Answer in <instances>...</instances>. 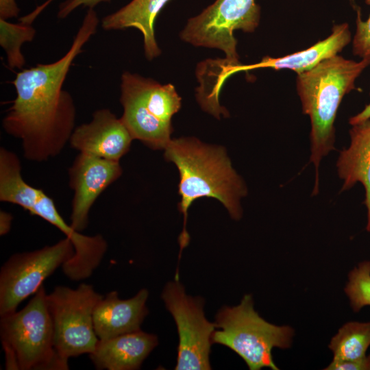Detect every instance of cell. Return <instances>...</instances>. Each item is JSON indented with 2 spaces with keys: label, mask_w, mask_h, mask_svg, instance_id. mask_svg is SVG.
<instances>
[{
  "label": "cell",
  "mask_w": 370,
  "mask_h": 370,
  "mask_svg": "<svg viewBox=\"0 0 370 370\" xmlns=\"http://www.w3.org/2000/svg\"><path fill=\"white\" fill-rule=\"evenodd\" d=\"M99 23L97 12L88 9L64 56L17 73L13 82L16 96L3 118L2 127L21 141L25 159L46 162L58 156L69 142L75 128L76 108L63 84L73 62L96 33Z\"/></svg>",
  "instance_id": "cell-1"
},
{
  "label": "cell",
  "mask_w": 370,
  "mask_h": 370,
  "mask_svg": "<svg viewBox=\"0 0 370 370\" xmlns=\"http://www.w3.org/2000/svg\"><path fill=\"white\" fill-rule=\"evenodd\" d=\"M164 158L173 162L180 173L178 210L184 215V227L179 236L180 259L190 241L186 225L193 202L203 197L215 198L233 219L239 220L242 217L240 201L247 190L222 147L208 145L195 138L171 139L164 149Z\"/></svg>",
  "instance_id": "cell-2"
},
{
  "label": "cell",
  "mask_w": 370,
  "mask_h": 370,
  "mask_svg": "<svg viewBox=\"0 0 370 370\" xmlns=\"http://www.w3.org/2000/svg\"><path fill=\"white\" fill-rule=\"evenodd\" d=\"M370 65L338 55L312 69L297 74V90L304 114L310 119V162L315 167L313 195L319 191V166L321 159L334 150V121L343 97L355 88V82Z\"/></svg>",
  "instance_id": "cell-3"
},
{
  "label": "cell",
  "mask_w": 370,
  "mask_h": 370,
  "mask_svg": "<svg viewBox=\"0 0 370 370\" xmlns=\"http://www.w3.org/2000/svg\"><path fill=\"white\" fill-rule=\"evenodd\" d=\"M43 286L21 310L1 317L0 334L6 369L67 370L57 353Z\"/></svg>",
  "instance_id": "cell-4"
},
{
  "label": "cell",
  "mask_w": 370,
  "mask_h": 370,
  "mask_svg": "<svg viewBox=\"0 0 370 370\" xmlns=\"http://www.w3.org/2000/svg\"><path fill=\"white\" fill-rule=\"evenodd\" d=\"M214 324L218 330L212 334V344H221L235 352L250 370L263 367L278 370L272 349L290 347L294 334L290 326L275 325L260 317L251 295H244L238 306L222 307Z\"/></svg>",
  "instance_id": "cell-5"
},
{
  "label": "cell",
  "mask_w": 370,
  "mask_h": 370,
  "mask_svg": "<svg viewBox=\"0 0 370 370\" xmlns=\"http://www.w3.org/2000/svg\"><path fill=\"white\" fill-rule=\"evenodd\" d=\"M121 90V118L134 139L153 149H164L171 140V119L181 107L175 86L125 72Z\"/></svg>",
  "instance_id": "cell-6"
},
{
  "label": "cell",
  "mask_w": 370,
  "mask_h": 370,
  "mask_svg": "<svg viewBox=\"0 0 370 370\" xmlns=\"http://www.w3.org/2000/svg\"><path fill=\"white\" fill-rule=\"evenodd\" d=\"M103 296L86 283L75 289L57 286L47 295L54 347L64 361L95 350L99 339L94 329L93 312Z\"/></svg>",
  "instance_id": "cell-7"
},
{
  "label": "cell",
  "mask_w": 370,
  "mask_h": 370,
  "mask_svg": "<svg viewBox=\"0 0 370 370\" xmlns=\"http://www.w3.org/2000/svg\"><path fill=\"white\" fill-rule=\"evenodd\" d=\"M73 254V243L65 237L53 245L12 255L0 271V317L16 311Z\"/></svg>",
  "instance_id": "cell-8"
},
{
  "label": "cell",
  "mask_w": 370,
  "mask_h": 370,
  "mask_svg": "<svg viewBox=\"0 0 370 370\" xmlns=\"http://www.w3.org/2000/svg\"><path fill=\"white\" fill-rule=\"evenodd\" d=\"M260 16V8L255 0H216L188 20L181 38L197 47L219 49L225 52L227 60L239 62L234 32H254Z\"/></svg>",
  "instance_id": "cell-9"
},
{
  "label": "cell",
  "mask_w": 370,
  "mask_h": 370,
  "mask_svg": "<svg viewBox=\"0 0 370 370\" xmlns=\"http://www.w3.org/2000/svg\"><path fill=\"white\" fill-rule=\"evenodd\" d=\"M162 298L175 321L178 332L175 369H211L209 360L212 345L211 338L216 326L205 317L204 299L188 295L179 279L166 284Z\"/></svg>",
  "instance_id": "cell-10"
},
{
  "label": "cell",
  "mask_w": 370,
  "mask_h": 370,
  "mask_svg": "<svg viewBox=\"0 0 370 370\" xmlns=\"http://www.w3.org/2000/svg\"><path fill=\"white\" fill-rule=\"evenodd\" d=\"M119 161L79 153L69 168V185L73 191L71 226L84 230L90 209L99 195L122 175Z\"/></svg>",
  "instance_id": "cell-11"
},
{
  "label": "cell",
  "mask_w": 370,
  "mask_h": 370,
  "mask_svg": "<svg viewBox=\"0 0 370 370\" xmlns=\"http://www.w3.org/2000/svg\"><path fill=\"white\" fill-rule=\"evenodd\" d=\"M133 140L121 118L102 108L92 114L90 122L74 129L69 143L79 153L119 161L129 151Z\"/></svg>",
  "instance_id": "cell-12"
},
{
  "label": "cell",
  "mask_w": 370,
  "mask_h": 370,
  "mask_svg": "<svg viewBox=\"0 0 370 370\" xmlns=\"http://www.w3.org/2000/svg\"><path fill=\"white\" fill-rule=\"evenodd\" d=\"M148 296L149 292L145 288L127 299H121L116 291L103 296L93 312L94 329L98 338L106 340L140 330L148 314Z\"/></svg>",
  "instance_id": "cell-13"
},
{
  "label": "cell",
  "mask_w": 370,
  "mask_h": 370,
  "mask_svg": "<svg viewBox=\"0 0 370 370\" xmlns=\"http://www.w3.org/2000/svg\"><path fill=\"white\" fill-rule=\"evenodd\" d=\"M158 337L138 330L99 342L90 358L97 369L136 370L157 346Z\"/></svg>",
  "instance_id": "cell-14"
},
{
  "label": "cell",
  "mask_w": 370,
  "mask_h": 370,
  "mask_svg": "<svg viewBox=\"0 0 370 370\" xmlns=\"http://www.w3.org/2000/svg\"><path fill=\"white\" fill-rule=\"evenodd\" d=\"M349 146L340 152L336 167L343 181L341 191L361 183L365 190L366 229L370 232V119L352 125Z\"/></svg>",
  "instance_id": "cell-15"
},
{
  "label": "cell",
  "mask_w": 370,
  "mask_h": 370,
  "mask_svg": "<svg viewBox=\"0 0 370 370\" xmlns=\"http://www.w3.org/2000/svg\"><path fill=\"white\" fill-rule=\"evenodd\" d=\"M351 38V32L347 23L335 25L328 37L309 48L280 58L267 56L258 63L245 65V69H290L300 74L336 56L350 42Z\"/></svg>",
  "instance_id": "cell-16"
},
{
  "label": "cell",
  "mask_w": 370,
  "mask_h": 370,
  "mask_svg": "<svg viewBox=\"0 0 370 370\" xmlns=\"http://www.w3.org/2000/svg\"><path fill=\"white\" fill-rule=\"evenodd\" d=\"M170 0H132L118 11L101 20L105 30L134 27L143 36L145 54L151 60L160 54L155 38L154 22L164 5Z\"/></svg>",
  "instance_id": "cell-17"
},
{
  "label": "cell",
  "mask_w": 370,
  "mask_h": 370,
  "mask_svg": "<svg viewBox=\"0 0 370 370\" xmlns=\"http://www.w3.org/2000/svg\"><path fill=\"white\" fill-rule=\"evenodd\" d=\"M370 346V322L351 321L344 324L328 345L333 360L357 359L366 355Z\"/></svg>",
  "instance_id": "cell-18"
},
{
  "label": "cell",
  "mask_w": 370,
  "mask_h": 370,
  "mask_svg": "<svg viewBox=\"0 0 370 370\" xmlns=\"http://www.w3.org/2000/svg\"><path fill=\"white\" fill-rule=\"evenodd\" d=\"M35 35L36 29L30 24L12 23L0 18V45L6 53L10 68L22 69L25 64L21 48L23 43L32 41Z\"/></svg>",
  "instance_id": "cell-19"
},
{
  "label": "cell",
  "mask_w": 370,
  "mask_h": 370,
  "mask_svg": "<svg viewBox=\"0 0 370 370\" xmlns=\"http://www.w3.org/2000/svg\"><path fill=\"white\" fill-rule=\"evenodd\" d=\"M345 293L354 312L370 306V261L360 262L349 272Z\"/></svg>",
  "instance_id": "cell-20"
},
{
  "label": "cell",
  "mask_w": 370,
  "mask_h": 370,
  "mask_svg": "<svg viewBox=\"0 0 370 370\" xmlns=\"http://www.w3.org/2000/svg\"><path fill=\"white\" fill-rule=\"evenodd\" d=\"M370 5V0H365ZM356 32L353 38V53L362 59L370 60V14L362 20L360 9L357 10Z\"/></svg>",
  "instance_id": "cell-21"
},
{
  "label": "cell",
  "mask_w": 370,
  "mask_h": 370,
  "mask_svg": "<svg viewBox=\"0 0 370 370\" xmlns=\"http://www.w3.org/2000/svg\"><path fill=\"white\" fill-rule=\"evenodd\" d=\"M325 370H370V354L363 357L349 360L335 361L324 369Z\"/></svg>",
  "instance_id": "cell-22"
},
{
  "label": "cell",
  "mask_w": 370,
  "mask_h": 370,
  "mask_svg": "<svg viewBox=\"0 0 370 370\" xmlns=\"http://www.w3.org/2000/svg\"><path fill=\"white\" fill-rule=\"evenodd\" d=\"M111 0H66L60 5L58 12L59 18H64L79 6L92 8L101 2H109Z\"/></svg>",
  "instance_id": "cell-23"
},
{
  "label": "cell",
  "mask_w": 370,
  "mask_h": 370,
  "mask_svg": "<svg viewBox=\"0 0 370 370\" xmlns=\"http://www.w3.org/2000/svg\"><path fill=\"white\" fill-rule=\"evenodd\" d=\"M19 12L20 9L15 0H0V18L7 20L16 17Z\"/></svg>",
  "instance_id": "cell-24"
},
{
  "label": "cell",
  "mask_w": 370,
  "mask_h": 370,
  "mask_svg": "<svg viewBox=\"0 0 370 370\" xmlns=\"http://www.w3.org/2000/svg\"><path fill=\"white\" fill-rule=\"evenodd\" d=\"M13 216L11 213L5 211H0V235L5 236L10 230Z\"/></svg>",
  "instance_id": "cell-25"
},
{
  "label": "cell",
  "mask_w": 370,
  "mask_h": 370,
  "mask_svg": "<svg viewBox=\"0 0 370 370\" xmlns=\"http://www.w3.org/2000/svg\"><path fill=\"white\" fill-rule=\"evenodd\" d=\"M370 119V103L365 106L364 109L357 114L349 119L351 125L360 123Z\"/></svg>",
  "instance_id": "cell-26"
},
{
  "label": "cell",
  "mask_w": 370,
  "mask_h": 370,
  "mask_svg": "<svg viewBox=\"0 0 370 370\" xmlns=\"http://www.w3.org/2000/svg\"><path fill=\"white\" fill-rule=\"evenodd\" d=\"M53 0H47L41 5L37 7L33 12L22 17L24 22L31 24L38 15Z\"/></svg>",
  "instance_id": "cell-27"
}]
</instances>
